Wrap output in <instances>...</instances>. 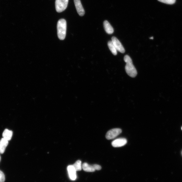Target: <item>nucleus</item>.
Instances as JSON below:
<instances>
[{"label": "nucleus", "instance_id": "412c9836", "mask_svg": "<svg viewBox=\"0 0 182 182\" xmlns=\"http://www.w3.org/2000/svg\"><path fill=\"white\" fill-rule=\"evenodd\" d=\"M181 129H182V128H181Z\"/></svg>", "mask_w": 182, "mask_h": 182}, {"label": "nucleus", "instance_id": "4468645a", "mask_svg": "<svg viewBox=\"0 0 182 182\" xmlns=\"http://www.w3.org/2000/svg\"><path fill=\"white\" fill-rule=\"evenodd\" d=\"M72 165L76 171H80L82 169V161L80 160L77 161Z\"/></svg>", "mask_w": 182, "mask_h": 182}, {"label": "nucleus", "instance_id": "dca6fc26", "mask_svg": "<svg viewBox=\"0 0 182 182\" xmlns=\"http://www.w3.org/2000/svg\"><path fill=\"white\" fill-rule=\"evenodd\" d=\"M124 60L126 63H133L131 58L128 55H125L124 56Z\"/></svg>", "mask_w": 182, "mask_h": 182}, {"label": "nucleus", "instance_id": "20e7f679", "mask_svg": "<svg viewBox=\"0 0 182 182\" xmlns=\"http://www.w3.org/2000/svg\"><path fill=\"white\" fill-rule=\"evenodd\" d=\"M122 132L120 128H116L111 129L108 131L106 134V138L108 140H111L115 138Z\"/></svg>", "mask_w": 182, "mask_h": 182}, {"label": "nucleus", "instance_id": "a211bd4d", "mask_svg": "<svg viewBox=\"0 0 182 182\" xmlns=\"http://www.w3.org/2000/svg\"><path fill=\"white\" fill-rule=\"evenodd\" d=\"M93 166L94 167V168L95 169V170H99L101 169V167L100 165L97 164H95L93 165Z\"/></svg>", "mask_w": 182, "mask_h": 182}, {"label": "nucleus", "instance_id": "f03ea898", "mask_svg": "<svg viewBox=\"0 0 182 182\" xmlns=\"http://www.w3.org/2000/svg\"><path fill=\"white\" fill-rule=\"evenodd\" d=\"M68 0H56V10L58 13H61L65 10L67 7Z\"/></svg>", "mask_w": 182, "mask_h": 182}, {"label": "nucleus", "instance_id": "f3484780", "mask_svg": "<svg viewBox=\"0 0 182 182\" xmlns=\"http://www.w3.org/2000/svg\"><path fill=\"white\" fill-rule=\"evenodd\" d=\"M5 180V175L2 171L0 170V182H4Z\"/></svg>", "mask_w": 182, "mask_h": 182}, {"label": "nucleus", "instance_id": "0eeeda50", "mask_svg": "<svg viewBox=\"0 0 182 182\" xmlns=\"http://www.w3.org/2000/svg\"><path fill=\"white\" fill-rule=\"evenodd\" d=\"M74 2L78 14L81 16H84L85 12L80 0H74Z\"/></svg>", "mask_w": 182, "mask_h": 182}, {"label": "nucleus", "instance_id": "6e6552de", "mask_svg": "<svg viewBox=\"0 0 182 182\" xmlns=\"http://www.w3.org/2000/svg\"><path fill=\"white\" fill-rule=\"evenodd\" d=\"M69 176L72 180H75L77 178L76 171L72 165L68 166L67 167Z\"/></svg>", "mask_w": 182, "mask_h": 182}, {"label": "nucleus", "instance_id": "39448f33", "mask_svg": "<svg viewBox=\"0 0 182 182\" xmlns=\"http://www.w3.org/2000/svg\"><path fill=\"white\" fill-rule=\"evenodd\" d=\"M113 44L117 51L124 54L125 52L124 47L121 44L119 40L115 36H113L112 38V40Z\"/></svg>", "mask_w": 182, "mask_h": 182}, {"label": "nucleus", "instance_id": "aec40b11", "mask_svg": "<svg viewBox=\"0 0 182 182\" xmlns=\"http://www.w3.org/2000/svg\"><path fill=\"white\" fill-rule=\"evenodd\" d=\"M1 155H0V161H1Z\"/></svg>", "mask_w": 182, "mask_h": 182}, {"label": "nucleus", "instance_id": "423d86ee", "mask_svg": "<svg viewBox=\"0 0 182 182\" xmlns=\"http://www.w3.org/2000/svg\"><path fill=\"white\" fill-rule=\"evenodd\" d=\"M127 142V141L126 139L120 138L113 141L112 143V145L114 147H120L124 146Z\"/></svg>", "mask_w": 182, "mask_h": 182}, {"label": "nucleus", "instance_id": "9d476101", "mask_svg": "<svg viewBox=\"0 0 182 182\" xmlns=\"http://www.w3.org/2000/svg\"><path fill=\"white\" fill-rule=\"evenodd\" d=\"M8 144H9L8 141L3 138H2L0 140V153L3 154L5 152Z\"/></svg>", "mask_w": 182, "mask_h": 182}, {"label": "nucleus", "instance_id": "ddd939ff", "mask_svg": "<svg viewBox=\"0 0 182 182\" xmlns=\"http://www.w3.org/2000/svg\"><path fill=\"white\" fill-rule=\"evenodd\" d=\"M108 45L112 54L114 55H116L117 54V50L111 40L108 42Z\"/></svg>", "mask_w": 182, "mask_h": 182}, {"label": "nucleus", "instance_id": "9b49d317", "mask_svg": "<svg viewBox=\"0 0 182 182\" xmlns=\"http://www.w3.org/2000/svg\"><path fill=\"white\" fill-rule=\"evenodd\" d=\"M13 134V132L12 131L6 129L2 133L3 138L8 141H10L12 139Z\"/></svg>", "mask_w": 182, "mask_h": 182}, {"label": "nucleus", "instance_id": "1a4fd4ad", "mask_svg": "<svg viewBox=\"0 0 182 182\" xmlns=\"http://www.w3.org/2000/svg\"><path fill=\"white\" fill-rule=\"evenodd\" d=\"M103 24L105 30L107 33L109 35L112 34L114 32V29L110 23L107 20H105Z\"/></svg>", "mask_w": 182, "mask_h": 182}, {"label": "nucleus", "instance_id": "f257e3e1", "mask_svg": "<svg viewBox=\"0 0 182 182\" xmlns=\"http://www.w3.org/2000/svg\"><path fill=\"white\" fill-rule=\"evenodd\" d=\"M67 24L66 20L63 19H60L57 24L58 35L60 40H64L66 38Z\"/></svg>", "mask_w": 182, "mask_h": 182}, {"label": "nucleus", "instance_id": "2eb2a0df", "mask_svg": "<svg viewBox=\"0 0 182 182\" xmlns=\"http://www.w3.org/2000/svg\"><path fill=\"white\" fill-rule=\"evenodd\" d=\"M158 1L169 5H172L176 2V0H157Z\"/></svg>", "mask_w": 182, "mask_h": 182}, {"label": "nucleus", "instance_id": "f8f14e48", "mask_svg": "<svg viewBox=\"0 0 182 182\" xmlns=\"http://www.w3.org/2000/svg\"><path fill=\"white\" fill-rule=\"evenodd\" d=\"M82 168L84 171L87 172H94L96 170L92 165H90L86 163L83 164Z\"/></svg>", "mask_w": 182, "mask_h": 182}, {"label": "nucleus", "instance_id": "6ab92c4d", "mask_svg": "<svg viewBox=\"0 0 182 182\" xmlns=\"http://www.w3.org/2000/svg\"><path fill=\"white\" fill-rule=\"evenodd\" d=\"M150 39H153V37H151L150 38Z\"/></svg>", "mask_w": 182, "mask_h": 182}, {"label": "nucleus", "instance_id": "7ed1b4c3", "mask_svg": "<svg viewBox=\"0 0 182 182\" xmlns=\"http://www.w3.org/2000/svg\"><path fill=\"white\" fill-rule=\"evenodd\" d=\"M125 70L127 74L131 77H135L137 74L136 68L133 63H127L125 66Z\"/></svg>", "mask_w": 182, "mask_h": 182}]
</instances>
